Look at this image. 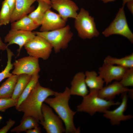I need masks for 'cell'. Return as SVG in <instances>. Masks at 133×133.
Instances as JSON below:
<instances>
[{"instance_id":"obj_36","label":"cell","mask_w":133,"mask_h":133,"mask_svg":"<svg viewBox=\"0 0 133 133\" xmlns=\"http://www.w3.org/2000/svg\"><path fill=\"white\" fill-rule=\"evenodd\" d=\"M133 0H122V6H124L125 4L128 2Z\"/></svg>"},{"instance_id":"obj_2","label":"cell","mask_w":133,"mask_h":133,"mask_svg":"<svg viewBox=\"0 0 133 133\" xmlns=\"http://www.w3.org/2000/svg\"><path fill=\"white\" fill-rule=\"evenodd\" d=\"M71 95L69 88L66 87L63 92H56L54 97L47 98L44 102L53 109L61 119L65 125V133H79L80 129L75 127L73 121L76 112L71 110L69 105Z\"/></svg>"},{"instance_id":"obj_35","label":"cell","mask_w":133,"mask_h":133,"mask_svg":"<svg viewBox=\"0 0 133 133\" xmlns=\"http://www.w3.org/2000/svg\"><path fill=\"white\" fill-rule=\"evenodd\" d=\"M104 3H107L110 2H113L116 0H100Z\"/></svg>"},{"instance_id":"obj_11","label":"cell","mask_w":133,"mask_h":133,"mask_svg":"<svg viewBox=\"0 0 133 133\" xmlns=\"http://www.w3.org/2000/svg\"><path fill=\"white\" fill-rule=\"evenodd\" d=\"M51 8L66 21L68 18L75 19L77 15L79 8L76 4L71 0H50Z\"/></svg>"},{"instance_id":"obj_32","label":"cell","mask_w":133,"mask_h":133,"mask_svg":"<svg viewBox=\"0 0 133 133\" xmlns=\"http://www.w3.org/2000/svg\"><path fill=\"white\" fill-rule=\"evenodd\" d=\"M25 132L27 133H41V128L39 126L27 130Z\"/></svg>"},{"instance_id":"obj_7","label":"cell","mask_w":133,"mask_h":133,"mask_svg":"<svg viewBox=\"0 0 133 133\" xmlns=\"http://www.w3.org/2000/svg\"><path fill=\"white\" fill-rule=\"evenodd\" d=\"M24 46L29 56L44 60L49 58L53 49L45 39L36 35Z\"/></svg>"},{"instance_id":"obj_19","label":"cell","mask_w":133,"mask_h":133,"mask_svg":"<svg viewBox=\"0 0 133 133\" xmlns=\"http://www.w3.org/2000/svg\"><path fill=\"white\" fill-rule=\"evenodd\" d=\"M37 8L30 13L28 16L39 26L41 25L43 19L46 12L51 8L50 4L44 1L37 0Z\"/></svg>"},{"instance_id":"obj_24","label":"cell","mask_w":133,"mask_h":133,"mask_svg":"<svg viewBox=\"0 0 133 133\" xmlns=\"http://www.w3.org/2000/svg\"><path fill=\"white\" fill-rule=\"evenodd\" d=\"M39 122L34 118L28 116L22 119L20 124L12 129L11 132L19 133L39 126Z\"/></svg>"},{"instance_id":"obj_37","label":"cell","mask_w":133,"mask_h":133,"mask_svg":"<svg viewBox=\"0 0 133 133\" xmlns=\"http://www.w3.org/2000/svg\"><path fill=\"white\" fill-rule=\"evenodd\" d=\"M41 0L44 1L49 3L50 4V0Z\"/></svg>"},{"instance_id":"obj_6","label":"cell","mask_w":133,"mask_h":133,"mask_svg":"<svg viewBox=\"0 0 133 133\" xmlns=\"http://www.w3.org/2000/svg\"><path fill=\"white\" fill-rule=\"evenodd\" d=\"M102 33L106 37L114 34L119 35L126 38L133 43V33L128 23L124 6L119 9L114 19Z\"/></svg>"},{"instance_id":"obj_27","label":"cell","mask_w":133,"mask_h":133,"mask_svg":"<svg viewBox=\"0 0 133 133\" xmlns=\"http://www.w3.org/2000/svg\"><path fill=\"white\" fill-rule=\"evenodd\" d=\"M11 14L10 8L5 0L2 3L0 12V26L6 25L10 22Z\"/></svg>"},{"instance_id":"obj_33","label":"cell","mask_w":133,"mask_h":133,"mask_svg":"<svg viewBox=\"0 0 133 133\" xmlns=\"http://www.w3.org/2000/svg\"><path fill=\"white\" fill-rule=\"evenodd\" d=\"M128 9L131 13L133 14V0L129 1L127 3Z\"/></svg>"},{"instance_id":"obj_10","label":"cell","mask_w":133,"mask_h":133,"mask_svg":"<svg viewBox=\"0 0 133 133\" xmlns=\"http://www.w3.org/2000/svg\"><path fill=\"white\" fill-rule=\"evenodd\" d=\"M127 93L122 94L121 101L118 107L113 110H107L103 113V116L110 120L112 126L118 125L121 121L129 120L133 118L131 114L126 115L124 114L127 107L128 96Z\"/></svg>"},{"instance_id":"obj_29","label":"cell","mask_w":133,"mask_h":133,"mask_svg":"<svg viewBox=\"0 0 133 133\" xmlns=\"http://www.w3.org/2000/svg\"><path fill=\"white\" fill-rule=\"evenodd\" d=\"M17 101L11 98H0V111L4 112L7 109L16 106Z\"/></svg>"},{"instance_id":"obj_20","label":"cell","mask_w":133,"mask_h":133,"mask_svg":"<svg viewBox=\"0 0 133 133\" xmlns=\"http://www.w3.org/2000/svg\"><path fill=\"white\" fill-rule=\"evenodd\" d=\"M38 27V26L27 15L11 23V30L32 31Z\"/></svg>"},{"instance_id":"obj_17","label":"cell","mask_w":133,"mask_h":133,"mask_svg":"<svg viewBox=\"0 0 133 133\" xmlns=\"http://www.w3.org/2000/svg\"><path fill=\"white\" fill-rule=\"evenodd\" d=\"M37 0H16L14 9L11 16L10 22L12 23L27 15L34 10L32 6Z\"/></svg>"},{"instance_id":"obj_13","label":"cell","mask_w":133,"mask_h":133,"mask_svg":"<svg viewBox=\"0 0 133 133\" xmlns=\"http://www.w3.org/2000/svg\"><path fill=\"white\" fill-rule=\"evenodd\" d=\"M128 69L104 63L99 69V75L103 79L106 85L113 80L119 81Z\"/></svg>"},{"instance_id":"obj_22","label":"cell","mask_w":133,"mask_h":133,"mask_svg":"<svg viewBox=\"0 0 133 133\" xmlns=\"http://www.w3.org/2000/svg\"><path fill=\"white\" fill-rule=\"evenodd\" d=\"M104 63L118 66L127 68H133V53L120 58L108 56L104 59Z\"/></svg>"},{"instance_id":"obj_30","label":"cell","mask_w":133,"mask_h":133,"mask_svg":"<svg viewBox=\"0 0 133 133\" xmlns=\"http://www.w3.org/2000/svg\"><path fill=\"white\" fill-rule=\"evenodd\" d=\"M15 121L11 119H9L7 122L6 124L0 129V133H6L15 124Z\"/></svg>"},{"instance_id":"obj_8","label":"cell","mask_w":133,"mask_h":133,"mask_svg":"<svg viewBox=\"0 0 133 133\" xmlns=\"http://www.w3.org/2000/svg\"><path fill=\"white\" fill-rule=\"evenodd\" d=\"M43 119L39 123L47 133H62L65 132L63 122L58 115L53 112L52 108L43 103L41 107Z\"/></svg>"},{"instance_id":"obj_21","label":"cell","mask_w":133,"mask_h":133,"mask_svg":"<svg viewBox=\"0 0 133 133\" xmlns=\"http://www.w3.org/2000/svg\"><path fill=\"white\" fill-rule=\"evenodd\" d=\"M19 75H13L0 86V98H11Z\"/></svg>"},{"instance_id":"obj_25","label":"cell","mask_w":133,"mask_h":133,"mask_svg":"<svg viewBox=\"0 0 133 133\" xmlns=\"http://www.w3.org/2000/svg\"><path fill=\"white\" fill-rule=\"evenodd\" d=\"M39 76L38 74L33 75L25 88L22 94L17 100L15 106L17 110L21 103L26 98L31 91L39 82Z\"/></svg>"},{"instance_id":"obj_12","label":"cell","mask_w":133,"mask_h":133,"mask_svg":"<svg viewBox=\"0 0 133 133\" xmlns=\"http://www.w3.org/2000/svg\"><path fill=\"white\" fill-rule=\"evenodd\" d=\"M34 32L21 30H11L4 37V41L9 46L14 44L17 45L19 48L17 50V56L20 54L22 47L33 38L36 35Z\"/></svg>"},{"instance_id":"obj_26","label":"cell","mask_w":133,"mask_h":133,"mask_svg":"<svg viewBox=\"0 0 133 133\" xmlns=\"http://www.w3.org/2000/svg\"><path fill=\"white\" fill-rule=\"evenodd\" d=\"M6 50L7 52V61L5 69L0 72V83L4 79L9 77L13 75L10 71L13 68V65L11 61L12 57L14 55V54L8 47Z\"/></svg>"},{"instance_id":"obj_3","label":"cell","mask_w":133,"mask_h":133,"mask_svg":"<svg viewBox=\"0 0 133 133\" xmlns=\"http://www.w3.org/2000/svg\"><path fill=\"white\" fill-rule=\"evenodd\" d=\"M98 91L89 90L88 93L83 97L81 103L77 106V111L85 112L93 116L97 112L103 113L111 106L120 104V102L100 97L98 95Z\"/></svg>"},{"instance_id":"obj_34","label":"cell","mask_w":133,"mask_h":133,"mask_svg":"<svg viewBox=\"0 0 133 133\" xmlns=\"http://www.w3.org/2000/svg\"><path fill=\"white\" fill-rule=\"evenodd\" d=\"M7 47H8L7 46V44L2 41L0 36V50L4 51L6 50Z\"/></svg>"},{"instance_id":"obj_1","label":"cell","mask_w":133,"mask_h":133,"mask_svg":"<svg viewBox=\"0 0 133 133\" xmlns=\"http://www.w3.org/2000/svg\"><path fill=\"white\" fill-rule=\"evenodd\" d=\"M56 92L49 88L42 86L38 82L17 109L23 113L22 119L31 116L39 123L43 121L42 105L46 98L50 96H54Z\"/></svg>"},{"instance_id":"obj_9","label":"cell","mask_w":133,"mask_h":133,"mask_svg":"<svg viewBox=\"0 0 133 133\" xmlns=\"http://www.w3.org/2000/svg\"><path fill=\"white\" fill-rule=\"evenodd\" d=\"M13 64L14 67L12 73L13 75L32 76L38 74L40 70L39 59L29 55L18 59Z\"/></svg>"},{"instance_id":"obj_28","label":"cell","mask_w":133,"mask_h":133,"mask_svg":"<svg viewBox=\"0 0 133 133\" xmlns=\"http://www.w3.org/2000/svg\"><path fill=\"white\" fill-rule=\"evenodd\" d=\"M124 87L133 86V68H128L119 81Z\"/></svg>"},{"instance_id":"obj_14","label":"cell","mask_w":133,"mask_h":133,"mask_svg":"<svg viewBox=\"0 0 133 133\" xmlns=\"http://www.w3.org/2000/svg\"><path fill=\"white\" fill-rule=\"evenodd\" d=\"M66 22L58 14L49 10L43 19L40 32L51 31L61 28L66 26Z\"/></svg>"},{"instance_id":"obj_18","label":"cell","mask_w":133,"mask_h":133,"mask_svg":"<svg viewBox=\"0 0 133 133\" xmlns=\"http://www.w3.org/2000/svg\"><path fill=\"white\" fill-rule=\"evenodd\" d=\"M84 74L85 82L89 90L99 91L104 86V80L95 71H86Z\"/></svg>"},{"instance_id":"obj_15","label":"cell","mask_w":133,"mask_h":133,"mask_svg":"<svg viewBox=\"0 0 133 133\" xmlns=\"http://www.w3.org/2000/svg\"><path fill=\"white\" fill-rule=\"evenodd\" d=\"M131 89L123 86L119 81H115L111 84L103 86L98 91V94L99 97L104 99L113 100L116 96L128 92Z\"/></svg>"},{"instance_id":"obj_23","label":"cell","mask_w":133,"mask_h":133,"mask_svg":"<svg viewBox=\"0 0 133 133\" xmlns=\"http://www.w3.org/2000/svg\"><path fill=\"white\" fill-rule=\"evenodd\" d=\"M31 75L23 74L19 75L11 98L17 100L30 81Z\"/></svg>"},{"instance_id":"obj_16","label":"cell","mask_w":133,"mask_h":133,"mask_svg":"<svg viewBox=\"0 0 133 133\" xmlns=\"http://www.w3.org/2000/svg\"><path fill=\"white\" fill-rule=\"evenodd\" d=\"M85 74L82 72H78L74 75L69 88L71 95L83 97L88 93L89 91L85 82Z\"/></svg>"},{"instance_id":"obj_31","label":"cell","mask_w":133,"mask_h":133,"mask_svg":"<svg viewBox=\"0 0 133 133\" xmlns=\"http://www.w3.org/2000/svg\"><path fill=\"white\" fill-rule=\"evenodd\" d=\"M10 10L11 15L15 8L16 0H5Z\"/></svg>"},{"instance_id":"obj_4","label":"cell","mask_w":133,"mask_h":133,"mask_svg":"<svg viewBox=\"0 0 133 133\" xmlns=\"http://www.w3.org/2000/svg\"><path fill=\"white\" fill-rule=\"evenodd\" d=\"M36 35L45 39L50 45L56 53L66 48L73 34L69 25L61 28L48 32H34Z\"/></svg>"},{"instance_id":"obj_5","label":"cell","mask_w":133,"mask_h":133,"mask_svg":"<svg viewBox=\"0 0 133 133\" xmlns=\"http://www.w3.org/2000/svg\"><path fill=\"white\" fill-rule=\"evenodd\" d=\"M74 19V27L79 36L81 39H90L97 37L100 35L96 28L94 18L84 8L81 9Z\"/></svg>"},{"instance_id":"obj_38","label":"cell","mask_w":133,"mask_h":133,"mask_svg":"<svg viewBox=\"0 0 133 133\" xmlns=\"http://www.w3.org/2000/svg\"><path fill=\"white\" fill-rule=\"evenodd\" d=\"M2 118V117L0 116V120Z\"/></svg>"}]
</instances>
